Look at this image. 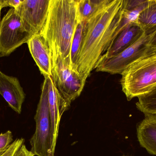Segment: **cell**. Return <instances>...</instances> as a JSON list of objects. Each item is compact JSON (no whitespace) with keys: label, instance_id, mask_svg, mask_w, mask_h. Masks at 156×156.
Masks as SVG:
<instances>
[{"label":"cell","instance_id":"obj_5","mask_svg":"<svg viewBox=\"0 0 156 156\" xmlns=\"http://www.w3.org/2000/svg\"><path fill=\"white\" fill-rule=\"evenodd\" d=\"M156 33V26L147 28L137 41L118 55L110 58H101L96 71L121 75L133 63L149 56V45Z\"/></svg>","mask_w":156,"mask_h":156},{"label":"cell","instance_id":"obj_6","mask_svg":"<svg viewBox=\"0 0 156 156\" xmlns=\"http://www.w3.org/2000/svg\"><path fill=\"white\" fill-rule=\"evenodd\" d=\"M32 36L16 9L11 8L0 22V57L9 56Z\"/></svg>","mask_w":156,"mask_h":156},{"label":"cell","instance_id":"obj_9","mask_svg":"<svg viewBox=\"0 0 156 156\" xmlns=\"http://www.w3.org/2000/svg\"><path fill=\"white\" fill-rule=\"evenodd\" d=\"M48 86V100L52 125L53 147L55 150L59 124L64 113L70 107L55 86L51 76H45Z\"/></svg>","mask_w":156,"mask_h":156},{"label":"cell","instance_id":"obj_19","mask_svg":"<svg viewBox=\"0 0 156 156\" xmlns=\"http://www.w3.org/2000/svg\"><path fill=\"white\" fill-rule=\"evenodd\" d=\"M24 139L23 138H17L15 140L10 147L6 150L5 153H4L1 156H13L14 154L20 148V147L23 144Z\"/></svg>","mask_w":156,"mask_h":156},{"label":"cell","instance_id":"obj_14","mask_svg":"<svg viewBox=\"0 0 156 156\" xmlns=\"http://www.w3.org/2000/svg\"><path fill=\"white\" fill-rule=\"evenodd\" d=\"M77 18L86 22L107 2V0H77Z\"/></svg>","mask_w":156,"mask_h":156},{"label":"cell","instance_id":"obj_11","mask_svg":"<svg viewBox=\"0 0 156 156\" xmlns=\"http://www.w3.org/2000/svg\"><path fill=\"white\" fill-rule=\"evenodd\" d=\"M0 94L13 111L19 114L21 113L25 93L17 78L5 75L1 71Z\"/></svg>","mask_w":156,"mask_h":156},{"label":"cell","instance_id":"obj_10","mask_svg":"<svg viewBox=\"0 0 156 156\" xmlns=\"http://www.w3.org/2000/svg\"><path fill=\"white\" fill-rule=\"evenodd\" d=\"M29 51L44 76L52 77V63L51 51L46 39L42 34L33 35L27 42Z\"/></svg>","mask_w":156,"mask_h":156},{"label":"cell","instance_id":"obj_13","mask_svg":"<svg viewBox=\"0 0 156 156\" xmlns=\"http://www.w3.org/2000/svg\"><path fill=\"white\" fill-rule=\"evenodd\" d=\"M144 114V119L136 127L137 139L148 154L156 156V114Z\"/></svg>","mask_w":156,"mask_h":156},{"label":"cell","instance_id":"obj_2","mask_svg":"<svg viewBox=\"0 0 156 156\" xmlns=\"http://www.w3.org/2000/svg\"><path fill=\"white\" fill-rule=\"evenodd\" d=\"M77 2L50 0L47 18L41 32L49 45L51 57L60 56L70 67V49L77 22Z\"/></svg>","mask_w":156,"mask_h":156},{"label":"cell","instance_id":"obj_7","mask_svg":"<svg viewBox=\"0 0 156 156\" xmlns=\"http://www.w3.org/2000/svg\"><path fill=\"white\" fill-rule=\"evenodd\" d=\"M52 77L55 86L70 105L80 95L86 82L60 56H52Z\"/></svg>","mask_w":156,"mask_h":156},{"label":"cell","instance_id":"obj_21","mask_svg":"<svg viewBox=\"0 0 156 156\" xmlns=\"http://www.w3.org/2000/svg\"><path fill=\"white\" fill-rule=\"evenodd\" d=\"M22 0H1L3 7H9L16 9L22 2Z\"/></svg>","mask_w":156,"mask_h":156},{"label":"cell","instance_id":"obj_23","mask_svg":"<svg viewBox=\"0 0 156 156\" xmlns=\"http://www.w3.org/2000/svg\"><path fill=\"white\" fill-rule=\"evenodd\" d=\"M2 8H3V7L2 5V2H1V0H0V16H1V10H2Z\"/></svg>","mask_w":156,"mask_h":156},{"label":"cell","instance_id":"obj_4","mask_svg":"<svg viewBox=\"0 0 156 156\" xmlns=\"http://www.w3.org/2000/svg\"><path fill=\"white\" fill-rule=\"evenodd\" d=\"M36 130L30 140L31 151L35 156H55L52 125L48 100L47 79L44 77L40 100L34 117Z\"/></svg>","mask_w":156,"mask_h":156},{"label":"cell","instance_id":"obj_3","mask_svg":"<svg viewBox=\"0 0 156 156\" xmlns=\"http://www.w3.org/2000/svg\"><path fill=\"white\" fill-rule=\"evenodd\" d=\"M122 90L128 101L156 87V54L137 60L121 74Z\"/></svg>","mask_w":156,"mask_h":156},{"label":"cell","instance_id":"obj_1","mask_svg":"<svg viewBox=\"0 0 156 156\" xmlns=\"http://www.w3.org/2000/svg\"><path fill=\"white\" fill-rule=\"evenodd\" d=\"M123 0H107L85 23L77 71L86 82L116 37Z\"/></svg>","mask_w":156,"mask_h":156},{"label":"cell","instance_id":"obj_18","mask_svg":"<svg viewBox=\"0 0 156 156\" xmlns=\"http://www.w3.org/2000/svg\"><path fill=\"white\" fill-rule=\"evenodd\" d=\"M13 141L12 132L8 131L4 133L0 134V156L6 152Z\"/></svg>","mask_w":156,"mask_h":156},{"label":"cell","instance_id":"obj_17","mask_svg":"<svg viewBox=\"0 0 156 156\" xmlns=\"http://www.w3.org/2000/svg\"><path fill=\"white\" fill-rule=\"evenodd\" d=\"M137 23L145 30L156 26V0H149L148 5L139 15Z\"/></svg>","mask_w":156,"mask_h":156},{"label":"cell","instance_id":"obj_22","mask_svg":"<svg viewBox=\"0 0 156 156\" xmlns=\"http://www.w3.org/2000/svg\"><path fill=\"white\" fill-rule=\"evenodd\" d=\"M156 54V33L152 38L149 45V56Z\"/></svg>","mask_w":156,"mask_h":156},{"label":"cell","instance_id":"obj_20","mask_svg":"<svg viewBox=\"0 0 156 156\" xmlns=\"http://www.w3.org/2000/svg\"><path fill=\"white\" fill-rule=\"evenodd\" d=\"M34 154L27 148L24 144L22 145L13 156H34Z\"/></svg>","mask_w":156,"mask_h":156},{"label":"cell","instance_id":"obj_16","mask_svg":"<svg viewBox=\"0 0 156 156\" xmlns=\"http://www.w3.org/2000/svg\"><path fill=\"white\" fill-rule=\"evenodd\" d=\"M137 98L136 104L140 111L144 114H156V87Z\"/></svg>","mask_w":156,"mask_h":156},{"label":"cell","instance_id":"obj_8","mask_svg":"<svg viewBox=\"0 0 156 156\" xmlns=\"http://www.w3.org/2000/svg\"><path fill=\"white\" fill-rule=\"evenodd\" d=\"M50 0H22L16 8L32 35L42 32L48 14Z\"/></svg>","mask_w":156,"mask_h":156},{"label":"cell","instance_id":"obj_24","mask_svg":"<svg viewBox=\"0 0 156 156\" xmlns=\"http://www.w3.org/2000/svg\"><path fill=\"white\" fill-rule=\"evenodd\" d=\"M122 156H126V155H123Z\"/></svg>","mask_w":156,"mask_h":156},{"label":"cell","instance_id":"obj_15","mask_svg":"<svg viewBox=\"0 0 156 156\" xmlns=\"http://www.w3.org/2000/svg\"><path fill=\"white\" fill-rule=\"evenodd\" d=\"M85 24V23L82 22L77 18V22L71 44L70 55V65L72 69L77 72L78 57L81 47Z\"/></svg>","mask_w":156,"mask_h":156},{"label":"cell","instance_id":"obj_12","mask_svg":"<svg viewBox=\"0 0 156 156\" xmlns=\"http://www.w3.org/2000/svg\"><path fill=\"white\" fill-rule=\"evenodd\" d=\"M145 31L137 23L128 25L119 33L101 58H110L118 55L137 41Z\"/></svg>","mask_w":156,"mask_h":156}]
</instances>
